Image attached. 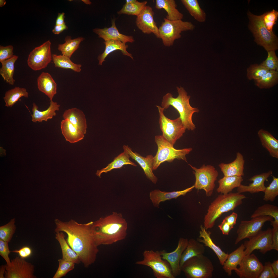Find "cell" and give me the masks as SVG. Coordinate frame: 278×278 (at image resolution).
I'll list each match as a JSON object with an SVG mask.
<instances>
[{"label":"cell","instance_id":"1","mask_svg":"<svg viewBox=\"0 0 278 278\" xmlns=\"http://www.w3.org/2000/svg\"><path fill=\"white\" fill-rule=\"evenodd\" d=\"M55 222V232L66 234L67 242L78 255L84 266L88 267L93 264L99 250L93 235V221L81 224L72 219L64 222L56 219Z\"/></svg>","mask_w":278,"mask_h":278},{"label":"cell","instance_id":"2","mask_svg":"<svg viewBox=\"0 0 278 278\" xmlns=\"http://www.w3.org/2000/svg\"><path fill=\"white\" fill-rule=\"evenodd\" d=\"M93 235L98 246L113 244L125 239L127 223L121 214L116 212L93 222Z\"/></svg>","mask_w":278,"mask_h":278},{"label":"cell","instance_id":"3","mask_svg":"<svg viewBox=\"0 0 278 278\" xmlns=\"http://www.w3.org/2000/svg\"><path fill=\"white\" fill-rule=\"evenodd\" d=\"M177 89L178 96L175 98L171 93H167L163 97L161 107L165 110L170 106H173L179 112V117L186 129L193 131L196 126L192 120L193 116L194 114L198 112L199 110L190 105L189 102L190 97L187 95L183 88L177 86Z\"/></svg>","mask_w":278,"mask_h":278},{"label":"cell","instance_id":"4","mask_svg":"<svg viewBox=\"0 0 278 278\" xmlns=\"http://www.w3.org/2000/svg\"><path fill=\"white\" fill-rule=\"evenodd\" d=\"M246 198L241 193L230 192L219 195L209 206L205 215L204 224L206 230L212 228L216 220L223 213L233 210Z\"/></svg>","mask_w":278,"mask_h":278},{"label":"cell","instance_id":"5","mask_svg":"<svg viewBox=\"0 0 278 278\" xmlns=\"http://www.w3.org/2000/svg\"><path fill=\"white\" fill-rule=\"evenodd\" d=\"M247 14L249 21V28L254 37L255 41L267 51L277 49V38L273 32L269 31L266 28L262 15H256L249 11Z\"/></svg>","mask_w":278,"mask_h":278},{"label":"cell","instance_id":"6","mask_svg":"<svg viewBox=\"0 0 278 278\" xmlns=\"http://www.w3.org/2000/svg\"><path fill=\"white\" fill-rule=\"evenodd\" d=\"M154 140L158 150L153 157V170H156L162 163L166 161L172 162L175 159H177L187 162L186 156L192 150L191 148L176 149L162 135L155 136Z\"/></svg>","mask_w":278,"mask_h":278},{"label":"cell","instance_id":"7","mask_svg":"<svg viewBox=\"0 0 278 278\" xmlns=\"http://www.w3.org/2000/svg\"><path fill=\"white\" fill-rule=\"evenodd\" d=\"M163 21L159 28L160 38L163 45L170 47L173 44L175 41L181 37L183 31H192L195 26L190 21L182 20H170L164 18Z\"/></svg>","mask_w":278,"mask_h":278},{"label":"cell","instance_id":"8","mask_svg":"<svg viewBox=\"0 0 278 278\" xmlns=\"http://www.w3.org/2000/svg\"><path fill=\"white\" fill-rule=\"evenodd\" d=\"M214 269L211 261L203 254L188 259L181 267L187 278H211Z\"/></svg>","mask_w":278,"mask_h":278},{"label":"cell","instance_id":"9","mask_svg":"<svg viewBox=\"0 0 278 278\" xmlns=\"http://www.w3.org/2000/svg\"><path fill=\"white\" fill-rule=\"evenodd\" d=\"M143 254V259L136 262V264L151 268L157 278H175L170 264L162 258L160 251L146 250Z\"/></svg>","mask_w":278,"mask_h":278},{"label":"cell","instance_id":"10","mask_svg":"<svg viewBox=\"0 0 278 278\" xmlns=\"http://www.w3.org/2000/svg\"><path fill=\"white\" fill-rule=\"evenodd\" d=\"M159 114V123L162 136L168 142L174 145L185 132L186 129L179 117L174 119H170L164 115V109L156 106Z\"/></svg>","mask_w":278,"mask_h":278},{"label":"cell","instance_id":"11","mask_svg":"<svg viewBox=\"0 0 278 278\" xmlns=\"http://www.w3.org/2000/svg\"><path fill=\"white\" fill-rule=\"evenodd\" d=\"M193 170L195 181L194 188L198 190L202 189L205 192L207 196H211L215 186V182L219 173L213 166L203 164L199 168L189 164Z\"/></svg>","mask_w":278,"mask_h":278},{"label":"cell","instance_id":"12","mask_svg":"<svg viewBox=\"0 0 278 278\" xmlns=\"http://www.w3.org/2000/svg\"><path fill=\"white\" fill-rule=\"evenodd\" d=\"M51 42L49 40L35 47L30 53L28 59V66L36 71L45 68L50 63L52 58Z\"/></svg>","mask_w":278,"mask_h":278},{"label":"cell","instance_id":"13","mask_svg":"<svg viewBox=\"0 0 278 278\" xmlns=\"http://www.w3.org/2000/svg\"><path fill=\"white\" fill-rule=\"evenodd\" d=\"M273 218L269 216H261L253 218L249 220L242 221L237 230V237L235 244H237L246 238H249L262 230L265 223L271 221Z\"/></svg>","mask_w":278,"mask_h":278},{"label":"cell","instance_id":"14","mask_svg":"<svg viewBox=\"0 0 278 278\" xmlns=\"http://www.w3.org/2000/svg\"><path fill=\"white\" fill-rule=\"evenodd\" d=\"M272 229L261 230L256 235L245 241V255H250L255 250H258L263 254L272 249Z\"/></svg>","mask_w":278,"mask_h":278},{"label":"cell","instance_id":"15","mask_svg":"<svg viewBox=\"0 0 278 278\" xmlns=\"http://www.w3.org/2000/svg\"><path fill=\"white\" fill-rule=\"evenodd\" d=\"M5 278H36L35 267L25 259L16 256L11 260L10 264L5 265Z\"/></svg>","mask_w":278,"mask_h":278},{"label":"cell","instance_id":"16","mask_svg":"<svg viewBox=\"0 0 278 278\" xmlns=\"http://www.w3.org/2000/svg\"><path fill=\"white\" fill-rule=\"evenodd\" d=\"M239 266L235 271L241 278H258L264 266L254 254L245 255Z\"/></svg>","mask_w":278,"mask_h":278},{"label":"cell","instance_id":"17","mask_svg":"<svg viewBox=\"0 0 278 278\" xmlns=\"http://www.w3.org/2000/svg\"><path fill=\"white\" fill-rule=\"evenodd\" d=\"M154 13L152 8L147 5L140 14L137 16L136 24L142 32L145 34H154L160 38L159 28L154 19Z\"/></svg>","mask_w":278,"mask_h":278},{"label":"cell","instance_id":"18","mask_svg":"<svg viewBox=\"0 0 278 278\" xmlns=\"http://www.w3.org/2000/svg\"><path fill=\"white\" fill-rule=\"evenodd\" d=\"M188 240L187 238H179L178 246L174 251L168 253L165 250L160 251L162 258L167 261L171 266L174 277L179 276L181 272L180 262L182 254L186 248Z\"/></svg>","mask_w":278,"mask_h":278},{"label":"cell","instance_id":"19","mask_svg":"<svg viewBox=\"0 0 278 278\" xmlns=\"http://www.w3.org/2000/svg\"><path fill=\"white\" fill-rule=\"evenodd\" d=\"M123 149L124 151L126 152L130 157L139 164L143 170L146 177L153 183L156 184L158 179L153 172V156L150 154L144 157L136 152H133L131 148L128 146L124 145Z\"/></svg>","mask_w":278,"mask_h":278},{"label":"cell","instance_id":"20","mask_svg":"<svg viewBox=\"0 0 278 278\" xmlns=\"http://www.w3.org/2000/svg\"><path fill=\"white\" fill-rule=\"evenodd\" d=\"M273 173L272 170H270L267 172L253 176L248 179L249 181L252 182L248 185L241 184L237 188V192L239 193L249 192L251 194L264 192L266 187L265 185V182L272 175Z\"/></svg>","mask_w":278,"mask_h":278},{"label":"cell","instance_id":"21","mask_svg":"<svg viewBox=\"0 0 278 278\" xmlns=\"http://www.w3.org/2000/svg\"><path fill=\"white\" fill-rule=\"evenodd\" d=\"M115 21L114 19L112 20V25L110 27L103 29L96 28L93 30V31L105 41L112 40L120 41L125 43L133 42L135 40L133 36H126L119 32L116 26Z\"/></svg>","mask_w":278,"mask_h":278},{"label":"cell","instance_id":"22","mask_svg":"<svg viewBox=\"0 0 278 278\" xmlns=\"http://www.w3.org/2000/svg\"><path fill=\"white\" fill-rule=\"evenodd\" d=\"M245 160L243 155L239 152L236 153L235 159L228 163H221L219 165L224 176H242L244 175Z\"/></svg>","mask_w":278,"mask_h":278},{"label":"cell","instance_id":"23","mask_svg":"<svg viewBox=\"0 0 278 278\" xmlns=\"http://www.w3.org/2000/svg\"><path fill=\"white\" fill-rule=\"evenodd\" d=\"M37 85L39 90L52 100L57 93V84L51 75L48 73L42 72L37 78Z\"/></svg>","mask_w":278,"mask_h":278},{"label":"cell","instance_id":"24","mask_svg":"<svg viewBox=\"0 0 278 278\" xmlns=\"http://www.w3.org/2000/svg\"><path fill=\"white\" fill-rule=\"evenodd\" d=\"M200 228L199 238H197V240L204 244L205 246L211 249L217 255L220 264L223 266L229 254L223 251L219 247L214 243L211 237V233L207 232L204 227L201 225Z\"/></svg>","mask_w":278,"mask_h":278},{"label":"cell","instance_id":"25","mask_svg":"<svg viewBox=\"0 0 278 278\" xmlns=\"http://www.w3.org/2000/svg\"><path fill=\"white\" fill-rule=\"evenodd\" d=\"M194 188V185L183 190L171 192H162L159 189H156L150 192V197L154 206L158 208L161 202L173 198H176L181 195H185L187 193L191 191Z\"/></svg>","mask_w":278,"mask_h":278},{"label":"cell","instance_id":"26","mask_svg":"<svg viewBox=\"0 0 278 278\" xmlns=\"http://www.w3.org/2000/svg\"><path fill=\"white\" fill-rule=\"evenodd\" d=\"M32 109V114L31 115V120L34 123L41 122L44 121L52 119L56 115V111L59 109L60 105L53 100L50 101V105L48 108L43 111H39L38 107L35 103L33 104Z\"/></svg>","mask_w":278,"mask_h":278},{"label":"cell","instance_id":"27","mask_svg":"<svg viewBox=\"0 0 278 278\" xmlns=\"http://www.w3.org/2000/svg\"><path fill=\"white\" fill-rule=\"evenodd\" d=\"M63 117L64 119L68 120L85 134H86L87 128L86 120L82 110L76 108L68 109L64 112Z\"/></svg>","mask_w":278,"mask_h":278},{"label":"cell","instance_id":"28","mask_svg":"<svg viewBox=\"0 0 278 278\" xmlns=\"http://www.w3.org/2000/svg\"><path fill=\"white\" fill-rule=\"evenodd\" d=\"M245 249L243 244H242L236 249L228 254L227 259L223 265V269L228 275H232L233 270H237V266L240 264L245 256Z\"/></svg>","mask_w":278,"mask_h":278},{"label":"cell","instance_id":"29","mask_svg":"<svg viewBox=\"0 0 278 278\" xmlns=\"http://www.w3.org/2000/svg\"><path fill=\"white\" fill-rule=\"evenodd\" d=\"M60 127L66 140L71 143L77 142L84 137L85 134L68 120L63 119L61 121Z\"/></svg>","mask_w":278,"mask_h":278},{"label":"cell","instance_id":"30","mask_svg":"<svg viewBox=\"0 0 278 278\" xmlns=\"http://www.w3.org/2000/svg\"><path fill=\"white\" fill-rule=\"evenodd\" d=\"M262 146L272 157L278 159V140L269 132L263 129L257 133Z\"/></svg>","mask_w":278,"mask_h":278},{"label":"cell","instance_id":"31","mask_svg":"<svg viewBox=\"0 0 278 278\" xmlns=\"http://www.w3.org/2000/svg\"><path fill=\"white\" fill-rule=\"evenodd\" d=\"M104 43L105 46V50L98 57L99 65H102L103 62L105 61V58L110 53L118 50H120L123 55L128 56L133 59L132 54L127 51L126 49L128 46L125 43L120 41L112 40L105 41Z\"/></svg>","mask_w":278,"mask_h":278},{"label":"cell","instance_id":"32","mask_svg":"<svg viewBox=\"0 0 278 278\" xmlns=\"http://www.w3.org/2000/svg\"><path fill=\"white\" fill-rule=\"evenodd\" d=\"M155 8L158 10H164L167 13L166 18L170 20H182L184 15L177 8L174 0H156Z\"/></svg>","mask_w":278,"mask_h":278},{"label":"cell","instance_id":"33","mask_svg":"<svg viewBox=\"0 0 278 278\" xmlns=\"http://www.w3.org/2000/svg\"><path fill=\"white\" fill-rule=\"evenodd\" d=\"M65 238V236L63 232L56 233L55 238L59 243L62 250V259L75 264H79L81 262L78 256L69 246Z\"/></svg>","mask_w":278,"mask_h":278},{"label":"cell","instance_id":"34","mask_svg":"<svg viewBox=\"0 0 278 278\" xmlns=\"http://www.w3.org/2000/svg\"><path fill=\"white\" fill-rule=\"evenodd\" d=\"M205 250V246L202 243L193 238L188 240L181 256L180 262L181 268L186 261L192 257L203 254Z\"/></svg>","mask_w":278,"mask_h":278},{"label":"cell","instance_id":"35","mask_svg":"<svg viewBox=\"0 0 278 278\" xmlns=\"http://www.w3.org/2000/svg\"><path fill=\"white\" fill-rule=\"evenodd\" d=\"M128 154L126 151L121 153L115 157L114 160L105 167L99 170H98L96 173L97 176L101 177V175L103 173H107L112 170L120 168L125 165L130 164L134 166L137 165L129 159Z\"/></svg>","mask_w":278,"mask_h":278},{"label":"cell","instance_id":"36","mask_svg":"<svg viewBox=\"0 0 278 278\" xmlns=\"http://www.w3.org/2000/svg\"><path fill=\"white\" fill-rule=\"evenodd\" d=\"M243 180L242 176H224L218 181L219 186L216 191L221 194H227L234 188L239 187Z\"/></svg>","mask_w":278,"mask_h":278},{"label":"cell","instance_id":"37","mask_svg":"<svg viewBox=\"0 0 278 278\" xmlns=\"http://www.w3.org/2000/svg\"><path fill=\"white\" fill-rule=\"evenodd\" d=\"M181 2L189 14L196 21L204 22L206 20V14L200 7L197 0H181Z\"/></svg>","mask_w":278,"mask_h":278},{"label":"cell","instance_id":"38","mask_svg":"<svg viewBox=\"0 0 278 278\" xmlns=\"http://www.w3.org/2000/svg\"><path fill=\"white\" fill-rule=\"evenodd\" d=\"M18 58V56L14 55L11 58L1 63L2 66L0 69V74L4 80L11 85H14L15 82L13 78L14 65Z\"/></svg>","mask_w":278,"mask_h":278},{"label":"cell","instance_id":"39","mask_svg":"<svg viewBox=\"0 0 278 278\" xmlns=\"http://www.w3.org/2000/svg\"><path fill=\"white\" fill-rule=\"evenodd\" d=\"M84 39V38L82 37L72 39L71 36H67L65 38V42L58 45V49L61 52L62 55L70 58L79 48L81 42Z\"/></svg>","mask_w":278,"mask_h":278},{"label":"cell","instance_id":"40","mask_svg":"<svg viewBox=\"0 0 278 278\" xmlns=\"http://www.w3.org/2000/svg\"><path fill=\"white\" fill-rule=\"evenodd\" d=\"M28 97L29 93L25 88L15 87L7 91L3 98L5 106L8 107H11L21 97L28 98Z\"/></svg>","mask_w":278,"mask_h":278},{"label":"cell","instance_id":"41","mask_svg":"<svg viewBox=\"0 0 278 278\" xmlns=\"http://www.w3.org/2000/svg\"><path fill=\"white\" fill-rule=\"evenodd\" d=\"M52 60L56 67L70 69L74 71L80 72L81 71L82 65L73 63L70 58L63 55H52Z\"/></svg>","mask_w":278,"mask_h":278},{"label":"cell","instance_id":"42","mask_svg":"<svg viewBox=\"0 0 278 278\" xmlns=\"http://www.w3.org/2000/svg\"><path fill=\"white\" fill-rule=\"evenodd\" d=\"M261 216H269L274 220L272 221L278 224V207L275 205L265 204L258 207L251 215V218Z\"/></svg>","mask_w":278,"mask_h":278},{"label":"cell","instance_id":"43","mask_svg":"<svg viewBox=\"0 0 278 278\" xmlns=\"http://www.w3.org/2000/svg\"><path fill=\"white\" fill-rule=\"evenodd\" d=\"M255 81L256 86L260 89L270 88L278 83V72L269 70L261 78Z\"/></svg>","mask_w":278,"mask_h":278},{"label":"cell","instance_id":"44","mask_svg":"<svg viewBox=\"0 0 278 278\" xmlns=\"http://www.w3.org/2000/svg\"><path fill=\"white\" fill-rule=\"evenodd\" d=\"M147 3L146 1L141 2L136 0L132 3H125L122 8L117 12V13L119 14H125L137 16L147 6Z\"/></svg>","mask_w":278,"mask_h":278},{"label":"cell","instance_id":"45","mask_svg":"<svg viewBox=\"0 0 278 278\" xmlns=\"http://www.w3.org/2000/svg\"><path fill=\"white\" fill-rule=\"evenodd\" d=\"M15 219L13 218L6 224L0 227V239L10 242L16 230Z\"/></svg>","mask_w":278,"mask_h":278},{"label":"cell","instance_id":"46","mask_svg":"<svg viewBox=\"0 0 278 278\" xmlns=\"http://www.w3.org/2000/svg\"><path fill=\"white\" fill-rule=\"evenodd\" d=\"M269 70L260 64H253L247 69V77L250 80H258L261 78Z\"/></svg>","mask_w":278,"mask_h":278},{"label":"cell","instance_id":"47","mask_svg":"<svg viewBox=\"0 0 278 278\" xmlns=\"http://www.w3.org/2000/svg\"><path fill=\"white\" fill-rule=\"evenodd\" d=\"M272 177V181L264 192L263 200L265 201L273 202L278 195V178L274 176Z\"/></svg>","mask_w":278,"mask_h":278},{"label":"cell","instance_id":"48","mask_svg":"<svg viewBox=\"0 0 278 278\" xmlns=\"http://www.w3.org/2000/svg\"><path fill=\"white\" fill-rule=\"evenodd\" d=\"M59 265L53 278H61L66 275L75 268V263L62 259L58 260Z\"/></svg>","mask_w":278,"mask_h":278},{"label":"cell","instance_id":"49","mask_svg":"<svg viewBox=\"0 0 278 278\" xmlns=\"http://www.w3.org/2000/svg\"><path fill=\"white\" fill-rule=\"evenodd\" d=\"M263 23L269 31L273 32V27L276 24L278 17V12L274 9L262 15Z\"/></svg>","mask_w":278,"mask_h":278},{"label":"cell","instance_id":"50","mask_svg":"<svg viewBox=\"0 0 278 278\" xmlns=\"http://www.w3.org/2000/svg\"><path fill=\"white\" fill-rule=\"evenodd\" d=\"M267 52V58L260 64L269 70L278 71V59L275 51L272 50Z\"/></svg>","mask_w":278,"mask_h":278},{"label":"cell","instance_id":"51","mask_svg":"<svg viewBox=\"0 0 278 278\" xmlns=\"http://www.w3.org/2000/svg\"><path fill=\"white\" fill-rule=\"evenodd\" d=\"M8 243L0 239V255L6 262V264L8 265L11 263L9 255L11 252L9 249Z\"/></svg>","mask_w":278,"mask_h":278},{"label":"cell","instance_id":"52","mask_svg":"<svg viewBox=\"0 0 278 278\" xmlns=\"http://www.w3.org/2000/svg\"><path fill=\"white\" fill-rule=\"evenodd\" d=\"M13 47L11 45L4 46H0V62H2L12 57L14 55Z\"/></svg>","mask_w":278,"mask_h":278},{"label":"cell","instance_id":"53","mask_svg":"<svg viewBox=\"0 0 278 278\" xmlns=\"http://www.w3.org/2000/svg\"><path fill=\"white\" fill-rule=\"evenodd\" d=\"M272 269L271 263L268 262L265 263L263 269L258 278H277Z\"/></svg>","mask_w":278,"mask_h":278},{"label":"cell","instance_id":"54","mask_svg":"<svg viewBox=\"0 0 278 278\" xmlns=\"http://www.w3.org/2000/svg\"><path fill=\"white\" fill-rule=\"evenodd\" d=\"M271 225L272 226V249L278 251V224L272 222Z\"/></svg>","mask_w":278,"mask_h":278},{"label":"cell","instance_id":"55","mask_svg":"<svg viewBox=\"0 0 278 278\" xmlns=\"http://www.w3.org/2000/svg\"><path fill=\"white\" fill-rule=\"evenodd\" d=\"M11 252L18 254L19 256L23 258H27L32 255V250L29 246H24L19 250H15L11 251Z\"/></svg>","mask_w":278,"mask_h":278},{"label":"cell","instance_id":"56","mask_svg":"<svg viewBox=\"0 0 278 278\" xmlns=\"http://www.w3.org/2000/svg\"><path fill=\"white\" fill-rule=\"evenodd\" d=\"M218 227L222 231V234L225 235H228L230 230L232 229L229 224L224 219Z\"/></svg>","mask_w":278,"mask_h":278},{"label":"cell","instance_id":"57","mask_svg":"<svg viewBox=\"0 0 278 278\" xmlns=\"http://www.w3.org/2000/svg\"><path fill=\"white\" fill-rule=\"evenodd\" d=\"M238 217V214L236 213L233 212L230 215L225 217L224 219L232 229L236 223Z\"/></svg>","mask_w":278,"mask_h":278},{"label":"cell","instance_id":"58","mask_svg":"<svg viewBox=\"0 0 278 278\" xmlns=\"http://www.w3.org/2000/svg\"><path fill=\"white\" fill-rule=\"evenodd\" d=\"M68 28L65 23L60 25H55L52 30V32L55 34H59Z\"/></svg>","mask_w":278,"mask_h":278},{"label":"cell","instance_id":"59","mask_svg":"<svg viewBox=\"0 0 278 278\" xmlns=\"http://www.w3.org/2000/svg\"><path fill=\"white\" fill-rule=\"evenodd\" d=\"M65 14L64 12L58 13L55 25H60L65 23L64 21Z\"/></svg>","mask_w":278,"mask_h":278},{"label":"cell","instance_id":"60","mask_svg":"<svg viewBox=\"0 0 278 278\" xmlns=\"http://www.w3.org/2000/svg\"><path fill=\"white\" fill-rule=\"evenodd\" d=\"M271 265L273 271L276 275L278 277V260L274 261L273 263H271Z\"/></svg>","mask_w":278,"mask_h":278},{"label":"cell","instance_id":"61","mask_svg":"<svg viewBox=\"0 0 278 278\" xmlns=\"http://www.w3.org/2000/svg\"><path fill=\"white\" fill-rule=\"evenodd\" d=\"M6 270L5 265H2L0 267V278H5L4 275Z\"/></svg>","mask_w":278,"mask_h":278},{"label":"cell","instance_id":"62","mask_svg":"<svg viewBox=\"0 0 278 278\" xmlns=\"http://www.w3.org/2000/svg\"><path fill=\"white\" fill-rule=\"evenodd\" d=\"M6 3V2L5 0H0V6L2 7L4 6Z\"/></svg>","mask_w":278,"mask_h":278},{"label":"cell","instance_id":"63","mask_svg":"<svg viewBox=\"0 0 278 278\" xmlns=\"http://www.w3.org/2000/svg\"><path fill=\"white\" fill-rule=\"evenodd\" d=\"M82 1L87 5H90L92 4L91 2L89 0H82Z\"/></svg>","mask_w":278,"mask_h":278},{"label":"cell","instance_id":"64","mask_svg":"<svg viewBox=\"0 0 278 278\" xmlns=\"http://www.w3.org/2000/svg\"><path fill=\"white\" fill-rule=\"evenodd\" d=\"M136 0H127L126 1V4H129L133 3L135 2Z\"/></svg>","mask_w":278,"mask_h":278}]
</instances>
